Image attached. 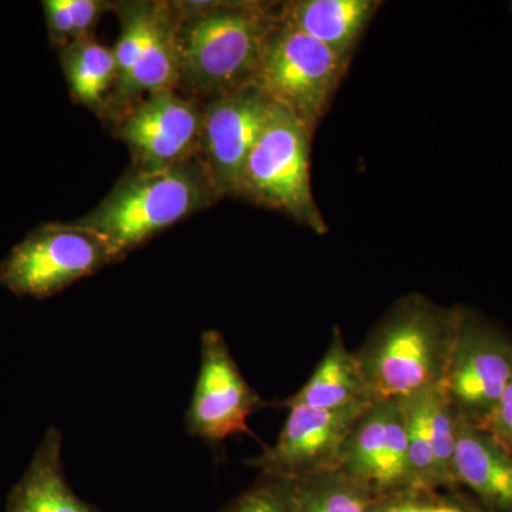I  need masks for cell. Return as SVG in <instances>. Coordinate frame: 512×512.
Instances as JSON below:
<instances>
[{"label":"cell","mask_w":512,"mask_h":512,"mask_svg":"<svg viewBox=\"0 0 512 512\" xmlns=\"http://www.w3.org/2000/svg\"><path fill=\"white\" fill-rule=\"evenodd\" d=\"M512 379V336L460 305L456 343L444 392L461 420L487 430Z\"/></svg>","instance_id":"cell-7"},{"label":"cell","mask_w":512,"mask_h":512,"mask_svg":"<svg viewBox=\"0 0 512 512\" xmlns=\"http://www.w3.org/2000/svg\"><path fill=\"white\" fill-rule=\"evenodd\" d=\"M373 403L355 352H350L342 330L333 329L332 342L311 379L282 406L336 410L353 404Z\"/></svg>","instance_id":"cell-18"},{"label":"cell","mask_w":512,"mask_h":512,"mask_svg":"<svg viewBox=\"0 0 512 512\" xmlns=\"http://www.w3.org/2000/svg\"><path fill=\"white\" fill-rule=\"evenodd\" d=\"M340 470L376 497L414 488L404 397L376 400L360 414L343 444Z\"/></svg>","instance_id":"cell-10"},{"label":"cell","mask_w":512,"mask_h":512,"mask_svg":"<svg viewBox=\"0 0 512 512\" xmlns=\"http://www.w3.org/2000/svg\"><path fill=\"white\" fill-rule=\"evenodd\" d=\"M460 305L444 308L421 293L390 306L355 355L373 402L444 386Z\"/></svg>","instance_id":"cell-2"},{"label":"cell","mask_w":512,"mask_h":512,"mask_svg":"<svg viewBox=\"0 0 512 512\" xmlns=\"http://www.w3.org/2000/svg\"><path fill=\"white\" fill-rule=\"evenodd\" d=\"M113 262L99 235L73 222H50L29 232L3 259L0 285L20 298L46 299Z\"/></svg>","instance_id":"cell-6"},{"label":"cell","mask_w":512,"mask_h":512,"mask_svg":"<svg viewBox=\"0 0 512 512\" xmlns=\"http://www.w3.org/2000/svg\"><path fill=\"white\" fill-rule=\"evenodd\" d=\"M382 5L379 0H291L279 3L278 19L352 60Z\"/></svg>","instance_id":"cell-16"},{"label":"cell","mask_w":512,"mask_h":512,"mask_svg":"<svg viewBox=\"0 0 512 512\" xmlns=\"http://www.w3.org/2000/svg\"><path fill=\"white\" fill-rule=\"evenodd\" d=\"M221 512H299L298 481L261 474Z\"/></svg>","instance_id":"cell-21"},{"label":"cell","mask_w":512,"mask_h":512,"mask_svg":"<svg viewBox=\"0 0 512 512\" xmlns=\"http://www.w3.org/2000/svg\"><path fill=\"white\" fill-rule=\"evenodd\" d=\"M67 5L72 13L76 40L92 36L104 10L113 6L100 0H67Z\"/></svg>","instance_id":"cell-24"},{"label":"cell","mask_w":512,"mask_h":512,"mask_svg":"<svg viewBox=\"0 0 512 512\" xmlns=\"http://www.w3.org/2000/svg\"><path fill=\"white\" fill-rule=\"evenodd\" d=\"M370 512H468L466 507L426 488H407L377 497Z\"/></svg>","instance_id":"cell-22"},{"label":"cell","mask_w":512,"mask_h":512,"mask_svg":"<svg viewBox=\"0 0 512 512\" xmlns=\"http://www.w3.org/2000/svg\"><path fill=\"white\" fill-rule=\"evenodd\" d=\"M62 443L60 430L50 427L36 448L28 470L10 491L5 512H100L77 497L67 483Z\"/></svg>","instance_id":"cell-17"},{"label":"cell","mask_w":512,"mask_h":512,"mask_svg":"<svg viewBox=\"0 0 512 512\" xmlns=\"http://www.w3.org/2000/svg\"><path fill=\"white\" fill-rule=\"evenodd\" d=\"M487 431L512 456V379L495 407Z\"/></svg>","instance_id":"cell-25"},{"label":"cell","mask_w":512,"mask_h":512,"mask_svg":"<svg viewBox=\"0 0 512 512\" xmlns=\"http://www.w3.org/2000/svg\"><path fill=\"white\" fill-rule=\"evenodd\" d=\"M181 83L207 103L251 86L268 36L278 25L279 3L259 0L174 2Z\"/></svg>","instance_id":"cell-1"},{"label":"cell","mask_w":512,"mask_h":512,"mask_svg":"<svg viewBox=\"0 0 512 512\" xmlns=\"http://www.w3.org/2000/svg\"><path fill=\"white\" fill-rule=\"evenodd\" d=\"M60 62L73 99L106 116L117 82L113 49L100 45L93 36L83 37L60 49Z\"/></svg>","instance_id":"cell-19"},{"label":"cell","mask_w":512,"mask_h":512,"mask_svg":"<svg viewBox=\"0 0 512 512\" xmlns=\"http://www.w3.org/2000/svg\"><path fill=\"white\" fill-rule=\"evenodd\" d=\"M200 157L170 167H133L89 214L72 221L99 235L114 261L221 200Z\"/></svg>","instance_id":"cell-3"},{"label":"cell","mask_w":512,"mask_h":512,"mask_svg":"<svg viewBox=\"0 0 512 512\" xmlns=\"http://www.w3.org/2000/svg\"><path fill=\"white\" fill-rule=\"evenodd\" d=\"M376 498L340 468L298 481L299 512H370Z\"/></svg>","instance_id":"cell-20"},{"label":"cell","mask_w":512,"mask_h":512,"mask_svg":"<svg viewBox=\"0 0 512 512\" xmlns=\"http://www.w3.org/2000/svg\"><path fill=\"white\" fill-rule=\"evenodd\" d=\"M42 5L50 42L60 49L74 42L76 33L67 0H45Z\"/></svg>","instance_id":"cell-23"},{"label":"cell","mask_w":512,"mask_h":512,"mask_svg":"<svg viewBox=\"0 0 512 512\" xmlns=\"http://www.w3.org/2000/svg\"><path fill=\"white\" fill-rule=\"evenodd\" d=\"M404 402L413 487L454 490L458 487L454 470L457 416L444 387L404 397Z\"/></svg>","instance_id":"cell-13"},{"label":"cell","mask_w":512,"mask_h":512,"mask_svg":"<svg viewBox=\"0 0 512 512\" xmlns=\"http://www.w3.org/2000/svg\"><path fill=\"white\" fill-rule=\"evenodd\" d=\"M511 9H512V3H511Z\"/></svg>","instance_id":"cell-26"},{"label":"cell","mask_w":512,"mask_h":512,"mask_svg":"<svg viewBox=\"0 0 512 512\" xmlns=\"http://www.w3.org/2000/svg\"><path fill=\"white\" fill-rule=\"evenodd\" d=\"M350 62L278 19L266 39L251 86L292 113L313 134L328 113Z\"/></svg>","instance_id":"cell-5"},{"label":"cell","mask_w":512,"mask_h":512,"mask_svg":"<svg viewBox=\"0 0 512 512\" xmlns=\"http://www.w3.org/2000/svg\"><path fill=\"white\" fill-rule=\"evenodd\" d=\"M201 101L177 90L147 94L114 117V133L133 157V167L157 170L200 157Z\"/></svg>","instance_id":"cell-8"},{"label":"cell","mask_w":512,"mask_h":512,"mask_svg":"<svg viewBox=\"0 0 512 512\" xmlns=\"http://www.w3.org/2000/svg\"><path fill=\"white\" fill-rule=\"evenodd\" d=\"M372 403L336 410L292 407L274 446L247 461L261 474L301 481L340 468L346 437Z\"/></svg>","instance_id":"cell-11"},{"label":"cell","mask_w":512,"mask_h":512,"mask_svg":"<svg viewBox=\"0 0 512 512\" xmlns=\"http://www.w3.org/2000/svg\"><path fill=\"white\" fill-rule=\"evenodd\" d=\"M457 485L471 491L485 512H512V456L487 430L457 417Z\"/></svg>","instance_id":"cell-15"},{"label":"cell","mask_w":512,"mask_h":512,"mask_svg":"<svg viewBox=\"0 0 512 512\" xmlns=\"http://www.w3.org/2000/svg\"><path fill=\"white\" fill-rule=\"evenodd\" d=\"M202 104L201 161L218 194L237 197L245 163L274 103L247 86Z\"/></svg>","instance_id":"cell-12"},{"label":"cell","mask_w":512,"mask_h":512,"mask_svg":"<svg viewBox=\"0 0 512 512\" xmlns=\"http://www.w3.org/2000/svg\"><path fill=\"white\" fill-rule=\"evenodd\" d=\"M249 386L218 330L201 338V366L185 424L188 433L210 444L249 434L248 419L265 406Z\"/></svg>","instance_id":"cell-9"},{"label":"cell","mask_w":512,"mask_h":512,"mask_svg":"<svg viewBox=\"0 0 512 512\" xmlns=\"http://www.w3.org/2000/svg\"><path fill=\"white\" fill-rule=\"evenodd\" d=\"M312 136L292 113L274 104L245 163L237 197L284 212L316 235H325L328 224L312 188Z\"/></svg>","instance_id":"cell-4"},{"label":"cell","mask_w":512,"mask_h":512,"mask_svg":"<svg viewBox=\"0 0 512 512\" xmlns=\"http://www.w3.org/2000/svg\"><path fill=\"white\" fill-rule=\"evenodd\" d=\"M178 10L174 2H151L150 22L136 66L113 90L106 116L111 119L147 94L177 90L181 59L177 40Z\"/></svg>","instance_id":"cell-14"}]
</instances>
